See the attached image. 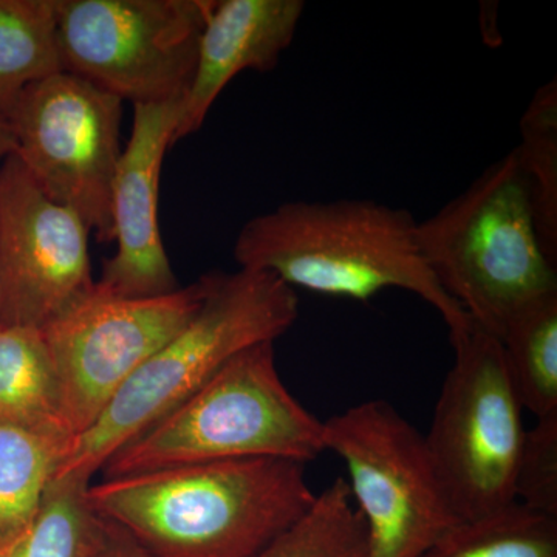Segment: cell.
I'll use <instances>...</instances> for the list:
<instances>
[{
	"label": "cell",
	"mask_w": 557,
	"mask_h": 557,
	"mask_svg": "<svg viewBox=\"0 0 557 557\" xmlns=\"http://www.w3.org/2000/svg\"><path fill=\"white\" fill-rule=\"evenodd\" d=\"M306 463L245 458L180 465L87 487L95 515L153 557H255L317 502Z\"/></svg>",
	"instance_id": "obj_1"
},
{
	"label": "cell",
	"mask_w": 557,
	"mask_h": 557,
	"mask_svg": "<svg viewBox=\"0 0 557 557\" xmlns=\"http://www.w3.org/2000/svg\"><path fill=\"white\" fill-rule=\"evenodd\" d=\"M416 230L408 211L379 201H288L242 226L234 259L330 298L368 302L384 289H406L437 310L453 343L472 321L429 270Z\"/></svg>",
	"instance_id": "obj_2"
},
{
	"label": "cell",
	"mask_w": 557,
	"mask_h": 557,
	"mask_svg": "<svg viewBox=\"0 0 557 557\" xmlns=\"http://www.w3.org/2000/svg\"><path fill=\"white\" fill-rule=\"evenodd\" d=\"M299 314L295 289L265 271L207 274L188 324L168 341L73 438L54 479L91 480L109 458L199 391L231 358L287 333Z\"/></svg>",
	"instance_id": "obj_3"
},
{
	"label": "cell",
	"mask_w": 557,
	"mask_h": 557,
	"mask_svg": "<svg viewBox=\"0 0 557 557\" xmlns=\"http://www.w3.org/2000/svg\"><path fill=\"white\" fill-rule=\"evenodd\" d=\"M416 233L440 287L497 339L520 307L557 292V265L542 247L516 148L437 214L417 222Z\"/></svg>",
	"instance_id": "obj_4"
},
{
	"label": "cell",
	"mask_w": 557,
	"mask_h": 557,
	"mask_svg": "<svg viewBox=\"0 0 557 557\" xmlns=\"http://www.w3.org/2000/svg\"><path fill=\"white\" fill-rule=\"evenodd\" d=\"M324 450V421L289 394L278 375L274 343H263L231 358L182 405L116 450L102 469L109 479L245 458L307 465Z\"/></svg>",
	"instance_id": "obj_5"
},
{
	"label": "cell",
	"mask_w": 557,
	"mask_h": 557,
	"mask_svg": "<svg viewBox=\"0 0 557 557\" xmlns=\"http://www.w3.org/2000/svg\"><path fill=\"white\" fill-rule=\"evenodd\" d=\"M324 445L346 465L369 557H421L461 522L426 438L391 403L372 399L324 421Z\"/></svg>",
	"instance_id": "obj_6"
},
{
	"label": "cell",
	"mask_w": 557,
	"mask_h": 557,
	"mask_svg": "<svg viewBox=\"0 0 557 557\" xmlns=\"http://www.w3.org/2000/svg\"><path fill=\"white\" fill-rule=\"evenodd\" d=\"M456 351L426 438L458 518L515 504L516 468L527 429L500 341L472 324Z\"/></svg>",
	"instance_id": "obj_7"
},
{
	"label": "cell",
	"mask_w": 557,
	"mask_h": 557,
	"mask_svg": "<svg viewBox=\"0 0 557 557\" xmlns=\"http://www.w3.org/2000/svg\"><path fill=\"white\" fill-rule=\"evenodd\" d=\"M214 0H58L62 72L132 104L185 100Z\"/></svg>",
	"instance_id": "obj_8"
},
{
	"label": "cell",
	"mask_w": 557,
	"mask_h": 557,
	"mask_svg": "<svg viewBox=\"0 0 557 557\" xmlns=\"http://www.w3.org/2000/svg\"><path fill=\"white\" fill-rule=\"evenodd\" d=\"M123 100L60 72L22 95L9 123L14 153L51 200L75 211L98 242H113V177Z\"/></svg>",
	"instance_id": "obj_9"
},
{
	"label": "cell",
	"mask_w": 557,
	"mask_h": 557,
	"mask_svg": "<svg viewBox=\"0 0 557 557\" xmlns=\"http://www.w3.org/2000/svg\"><path fill=\"white\" fill-rule=\"evenodd\" d=\"M205 292L207 276L150 298H120L95 284L87 298L40 330L73 437L86 432L134 373L188 324Z\"/></svg>",
	"instance_id": "obj_10"
},
{
	"label": "cell",
	"mask_w": 557,
	"mask_h": 557,
	"mask_svg": "<svg viewBox=\"0 0 557 557\" xmlns=\"http://www.w3.org/2000/svg\"><path fill=\"white\" fill-rule=\"evenodd\" d=\"M89 236L16 153L0 163V327L42 330L94 292Z\"/></svg>",
	"instance_id": "obj_11"
},
{
	"label": "cell",
	"mask_w": 557,
	"mask_h": 557,
	"mask_svg": "<svg viewBox=\"0 0 557 557\" xmlns=\"http://www.w3.org/2000/svg\"><path fill=\"white\" fill-rule=\"evenodd\" d=\"M183 100L135 104L129 143L113 177L110 214L116 251L97 288L120 298H150L178 289L161 239V166L177 131Z\"/></svg>",
	"instance_id": "obj_12"
},
{
	"label": "cell",
	"mask_w": 557,
	"mask_h": 557,
	"mask_svg": "<svg viewBox=\"0 0 557 557\" xmlns=\"http://www.w3.org/2000/svg\"><path fill=\"white\" fill-rule=\"evenodd\" d=\"M304 10L302 0H214L172 146L203 126L220 94L242 72L276 67Z\"/></svg>",
	"instance_id": "obj_13"
},
{
	"label": "cell",
	"mask_w": 557,
	"mask_h": 557,
	"mask_svg": "<svg viewBox=\"0 0 557 557\" xmlns=\"http://www.w3.org/2000/svg\"><path fill=\"white\" fill-rule=\"evenodd\" d=\"M94 557H153L119 525L100 518ZM255 557H369L364 523L338 478L318 494L310 511Z\"/></svg>",
	"instance_id": "obj_14"
},
{
	"label": "cell",
	"mask_w": 557,
	"mask_h": 557,
	"mask_svg": "<svg viewBox=\"0 0 557 557\" xmlns=\"http://www.w3.org/2000/svg\"><path fill=\"white\" fill-rule=\"evenodd\" d=\"M72 442L64 431L0 421V548L30 525Z\"/></svg>",
	"instance_id": "obj_15"
},
{
	"label": "cell",
	"mask_w": 557,
	"mask_h": 557,
	"mask_svg": "<svg viewBox=\"0 0 557 557\" xmlns=\"http://www.w3.org/2000/svg\"><path fill=\"white\" fill-rule=\"evenodd\" d=\"M0 421L72 435L62 417L53 361L38 329L0 327Z\"/></svg>",
	"instance_id": "obj_16"
},
{
	"label": "cell",
	"mask_w": 557,
	"mask_h": 557,
	"mask_svg": "<svg viewBox=\"0 0 557 557\" xmlns=\"http://www.w3.org/2000/svg\"><path fill=\"white\" fill-rule=\"evenodd\" d=\"M58 0H0V119L24 91L62 72Z\"/></svg>",
	"instance_id": "obj_17"
},
{
	"label": "cell",
	"mask_w": 557,
	"mask_h": 557,
	"mask_svg": "<svg viewBox=\"0 0 557 557\" xmlns=\"http://www.w3.org/2000/svg\"><path fill=\"white\" fill-rule=\"evenodd\" d=\"M498 341L522 408L536 418L557 412V292L520 307Z\"/></svg>",
	"instance_id": "obj_18"
},
{
	"label": "cell",
	"mask_w": 557,
	"mask_h": 557,
	"mask_svg": "<svg viewBox=\"0 0 557 557\" xmlns=\"http://www.w3.org/2000/svg\"><path fill=\"white\" fill-rule=\"evenodd\" d=\"M421 557H557V518L515 502L461 520Z\"/></svg>",
	"instance_id": "obj_19"
},
{
	"label": "cell",
	"mask_w": 557,
	"mask_h": 557,
	"mask_svg": "<svg viewBox=\"0 0 557 557\" xmlns=\"http://www.w3.org/2000/svg\"><path fill=\"white\" fill-rule=\"evenodd\" d=\"M89 486L78 478L51 480L35 519L0 557H94L101 520L87 502Z\"/></svg>",
	"instance_id": "obj_20"
},
{
	"label": "cell",
	"mask_w": 557,
	"mask_h": 557,
	"mask_svg": "<svg viewBox=\"0 0 557 557\" xmlns=\"http://www.w3.org/2000/svg\"><path fill=\"white\" fill-rule=\"evenodd\" d=\"M520 166L525 172L542 247L557 265V83L534 94L520 120Z\"/></svg>",
	"instance_id": "obj_21"
},
{
	"label": "cell",
	"mask_w": 557,
	"mask_h": 557,
	"mask_svg": "<svg viewBox=\"0 0 557 557\" xmlns=\"http://www.w3.org/2000/svg\"><path fill=\"white\" fill-rule=\"evenodd\" d=\"M516 502L557 518V412L525 431L516 468Z\"/></svg>",
	"instance_id": "obj_22"
},
{
	"label": "cell",
	"mask_w": 557,
	"mask_h": 557,
	"mask_svg": "<svg viewBox=\"0 0 557 557\" xmlns=\"http://www.w3.org/2000/svg\"><path fill=\"white\" fill-rule=\"evenodd\" d=\"M14 153V139L9 123L0 119V163Z\"/></svg>",
	"instance_id": "obj_23"
}]
</instances>
